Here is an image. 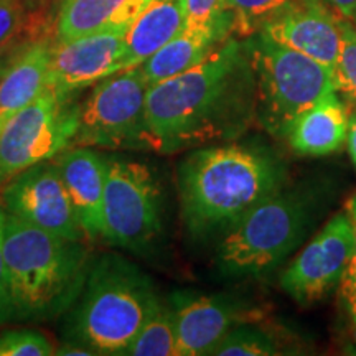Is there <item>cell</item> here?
Instances as JSON below:
<instances>
[{
  "mask_svg": "<svg viewBox=\"0 0 356 356\" xmlns=\"http://www.w3.org/2000/svg\"><path fill=\"white\" fill-rule=\"evenodd\" d=\"M254 119V73L244 43L234 37L202 63L147 91L150 149L160 154L236 139Z\"/></svg>",
  "mask_w": 356,
  "mask_h": 356,
  "instance_id": "6da1fadb",
  "label": "cell"
},
{
  "mask_svg": "<svg viewBox=\"0 0 356 356\" xmlns=\"http://www.w3.org/2000/svg\"><path fill=\"white\" fill-rule=\"evenodd\" d=\"M282 184V167L264 150L238 144L202 147L178 167L181 220L195 238L226 231Z\"/></svg>",
  "mask_w": 356,
  "mask_h": 356,
  "instance_id": "7a4b0ae2",
  "label": "cell"
},
{
  "mask_svg": "<svg viewBox=\"0 0 356 356\" xmlns=\"http://www.w3.org/2000/svg\"><path fill=\"white\" fill-rule=\"evenodd\" d=\"M83 243L6 211L3 248L13 320L56 318L78 300L92 262Z\"/></svg>",
  "mask_w": 356,
  "mask_h": 356,
  "instance_id": "3957f363",
  "label": "cell"
},
{
  "mask_svg": "<svg viewBox=\"0 0 356 356\" xmlns=\"http://www.w3.org/2000/svg\"><path fill=\"white\" fill-rule=\"evenodd\" d=\"M159 305L152 280L139 267L102 254L91 262L79 293L73 340L96 355H124Z\"/></svg>",
  "mask_w": 356,
  "mask_h": 356,
  "instance_id": "277c9868",
  "label": "cell"
},
{
  "mask_svg": "<svg viewBox=\"0 0 356 356\" xmlns=\"http://www.w3.org/2000/svg\"><path fill=\"white\" fill-rule=\"evenodd\" d=\"M256 79V119L270 136L286 139L300 113L337 91L335 71L256 32L244 42Z\"/></svg>",
  "mask_w": 356,
  "mask_h": 356,
  "instance_id": "5b68a950",
  "label": "cell"
},
{
  "mask_svg": "<svg viewBox=\"0 0 356 356\" xmlns=\"http://www.w3.org/2000/svg\"><path fill=\"white\" fill-rule=\"evenodd\" d=\"M309 207L297 193L277 190L226 229L216 251L228 275H259L280 264L305 236Z\"/></svg>",
  "mask_w": 356,
  "mask_h": 356,
  "instance_id": "8992f818",
  "label": "cell"
},
{
  "mask_svg": "<svg viewBox=\"0 0 356 356\" xmlns=\"http://www.w3.org/2000/svg\"><path fill=\"white\" fill-rule=\"evenodd\" d=\"M149 84L140 66L118 71L96 83L79 104L73 145L108 150H152L145 122Z\"/></svg>",
  "mask_w": 356,
  "mask_h": 356,
  "instance_id": "52a82bcc",
  "label": "cell"
},
{
  "mask_svg": "<svg viewBox=\"0 0 356 356\" xmlns=\"http://www.w3.org/2000/svg\"><path fill=\"white\" fill-rule=\"evenodd\" d=\"M79 104L51 88L0 127V186L26 168L63 152L78 131Z\"/></svg>",
  "mask_w": 356,
  "mask_h": 356,
  "instance_id": "ba28073f",
  "label": "cell"
},
{
  "mask_svg": "<svg viewBox=\"0 0 356 356\" xmlns=\"http://www.w3.org/2000/svg\"><path fill=\"white\" fill-rule=\"evenodd\" d=\"M104 239L132 252H144L162 233L160 188L145 163L108 157L104 188Z\"/></svg>",
  "mask_w": 356,
  "mask_h": 356,
  "instance_id": "9c48e42d",
  "label": "cell"
},
{
  "mask_svg": "<svg viewBox=\"0 0 356 356\" xmlns=\"http://www.w3.org/2000/svg\"><path fill=\"white\" fill-rule=\"evenodd\" d=\"M6 211L48 233L89 243L56 163L44 160L2 185Z\"/></svg>",
  "mask_w": 356,
  "mask_h": 356,
  "instance_id": "30bf717a",
  "label": "cell"
},
{
  "mask_svg": "<svg viewBox=\"0 0 356 356\" xmlns=\"http://www.w3.org/2000/svg\"><path fill=\"white\" fill-rule=\"evenodd\" d=\"M355 249L348 211H340L320 229L280 275V287L300 305L322 300L340 287Z\"/></svg>",
  "mask_w": 356,
  "mask_h": 356,
  "instance_id": "8fae6325",
  "label": "cell"
},
{
  "mask_svg": "<svg viewBox=\"0 0 356 356\" xmlns=\"http://www.w3.org/2000/svg\"><path fill=\"white\" fill-rule=\"evenodd\" d=\"M126 32V26H114L53 43L47 86L61 96H74V92L122 71Z\"/></svg>",
  "mask_w": 356,
  "mask_h": 356,
  "instance_id": "7c38bea8",
  "label": "cell"
},
{
  "mask_svg": "<svg viewBox=\"0 0 356 356\" xmlns=\"http://www.w3.org/2000/svg\"><path fill=\"white\" fill-rule=\"evenodd\" d=\"M259 32L335 71L341 47L340 15L323 0H292Z\"/></svg>",
  "mask_w": 356,
  "mask_h": 356,
  "instance_id": "4fadbf2b",
  "label": "cell"
},
{
  "mask_svg": "<svg viewBox=\"0 0 356 356\" xmlns=\"http://www.w3.org/2000/svg\"><path fill=\"white\" fill-rule=\"evenodd\" d=\"M63 184L78 213L88 241L104 239V188L108 175V157L97 149L70 145L53 157Z\"/></svg>",
  "mask_w": 356,
  "mask_h": 356,
  "instance_id": "5bb4252c",
  "label": "cell"
},
{
  "mask_svg": "<svg viewBox=\"0 0 356 356\" xmlns=\"http://www.w3.org/2000/svg\"><path fill=\"white\" fill-rule=\"evenodd\" d=\"M177 356L211 355L221 338L238 323L239 312L229 302L208 296H173Z\"/></svg>",
  "mask_w": 356,
  "mask_h": 356,
  "instance_id": "9a60e30c",
  "label": "cell"
},
{
  "mask_svg": "<svg viewBox=\"0 0 356 356\" xmlns=\"http://www.w3.org/2000/svg\"><path fill=\"white\" fill-rule=\"evenodd\" d=\"M233 32V17L207 26H185L177 37L140 65L147 84L154 86L202 63Z\"/></svg>",
  "mask_w": 356,
  "mask_h": 356,
  "instance_id": "2e32d148",
  "label": "cell"
},
{
  "mask_svg": "<svg viewBox=\"0 0 356 356\" xmlns=\"http://www.w3.org/2000/svg\"><path fill=\"white\" fill-rule=\"evenodd\" d=\"M348 118V108L341 101L340 92L332 91L293 119L286 139L297 155H330L346 142Z\"/></svg>",
  "mask_w": 356,
  "mask_h": 356,
  "instance_id": "e0dca14e",
  "label": "cell"
},
{
  "mask_svg": "<svg viewBox=\"0 0 356 356\" xmlns=\"http://www.w3.org/2000/svg\"><path fill=\"white\" fill-rule=\"evenodd\" d=\"M55 40L38 38L8 61L0 74V122L19 113L42 95L48 84Z\"/></svg>",
  "mask_w": 356,
  "mask_h": 356,
  "instance_id": "ac0fdd59",
  "label": "cell"
},
{
  "mask_svg": "<svg viewBox=\"0 0 356 356\" xmlns=\"http://www.w3.org/2000/svg\"><path fill=\"white\" fill-rule=\"evenodd\" d=\"M185 26V0H152L129 25L122 70L140 66Z\"/></svg>",
  "mask_w": 356,
  "mask_h": 356,
  "instance_id": "d6986e66",
  "label": "cell"
},
{
  "mask_svg": "<svg viewBox=\"0 0 356 356\" xmlns=\"http://www.w3.org/2000/svg\"><path fill=\"white\" fill-rule=\"evenodd\" d=\"M152 0H61L55 22V42L132 24Z\"/></svg>",
  "mask_w": 356,
  "mask_h": 356,
  "instance_id": "ffe728a7",
  "label": "cell"
},
{
  "mask_svg": "<svg viewBox=\"0 0 356 356\" xmlns=\"http://www.w3.org/2000/svg\"><path fill=\"white\" fill-rule=\"evenodd\" d=\"M127 356H177L175 320L170 307L160 304L150 315L132 343L127 346Z\"/></svg>",
  "mask_w": 356,
  "mask_h": 356,
  "instance_id": "44dd1931",
  "label": "cell"
},
{
  "mask_svg": "<svg viewBox=\"0 0 356 356\" xmlns=\"http://www.w3.org/2000/svg\"><path fill=\"white\" fill-rule=\"evenodd\" d=\"M292 0H225L222 6L234 19V32L251 37Z\"/></svg>",
  "mask_w": 356,
  "mask_h": 356,
  "instance_id": "7402d4cb",
  "label": "cell"
},
{
  "mask_svg": "<svg viewBox=\"0 0 356 356\" xmlns=\"http://www.w3.org/2000/svg\"><path fill=\"white\" fill-rule=\"evenodd\" d=\"M275 353L277 348L273 338L249 327H233L211 351V355L220 356H267Z\"/></svg>",
  "mask_w": 356,
  "mask_h": 356,
  "instance_id": "603a6c76",
  "label": "cell"
},
{
  "mask_svg": "<svg viewBox=\"0 0 356 356\" xmlns=\"http://www.w3.org/2000/svg\"><path fill=\"white\" fill-rule=\"evenodd\" d=\"M340 29L341 47L335 68L337 91L356 104V29L345 17H340Z\"/></svg>",
  "mask_w": 356,
  "mask_h": 356,
  "instance_id": "cb8c5ba5",
  "label": "cell"
},
{
  "mask_svg": "<svg viewBox=\"0 0 356 356\" xmlns=\"http://www.w3.org/2000/svg\"><path fill=\"white\" fill-rule=\"evenodd\" d=\"M56 346L38 330L15 328L0 333V356H50Z\"/></svg>",
  "mask_w": 356,
  "mask_h": 356,
  "instance_id": "d4e9b609",
  "label": "cell"
},
{
  "mask_svg": "<svg viewBox=\"0 0 356 356\" xmlns=\"http://www.w3.org/2000/svg\"><path fill=\"white\" fill-rule=\"evenodd\" d=\"M25 24V0H0V56L24 32Z\"/></svg>",
  "mask_w": 356,
  "mask_h": 356,
  "instance_id": "484cf974",
  "label": "cell"
},
{
  "mask_svg": "<svg viewBox=\"0 0 356 356\" xmlns=\"http://www.w3.org/2000/svg\"><path fill=\"white\" fill-rule=\"evenodd\" d=\"M346 211H348L351 225H353L355 233V249L351 254L350 264L346 267L343 279L340 282V296L343 300V305L346 309V314L350 315L351 325L356 335V195H353L346 203Z\"/></svg>",
  "mask_w": 356,
  "mask_h": 356,
  "instance_id": "4316f807",
  "label": "cell"
},
{
  "mask_svg": "<svg viewBox=\"0 0 356 356\" xmlns=\"http://www.w3.org/2000/svg\"><path fill=\"white\" fill-rule=\"evenodd\" d=\"M225 0H185L186 26H207L233 17L225 10Z\"/></svg>",
  "mask_w": 356,
  "mask_h": 356,
  "instance_id": "83f0119b",
  "label": "cell"
},
{
  "mask_svg": "<svg viewBox=\"0 0 356 356\" xmlns=\"http://www.w3.org/2000/svg\"><path fill=\"white\" fill-rule=\"evenodd\" d=\"M3 215H6V208L0 202V325L13 320V305L10 291H8L6 248H3Z\"/></svg>",
  "mask_w": 356,
  "mask_h": 356,
  "instance_id": "f1b7e54d",
  "label": "cell"
},
{
  "mask_svg": "<svg viewBox=\"0 0 356 356\" xmlns=\"http://www.w3.org/2000/svg\"><path fill=\"white\" fill-rule=\"evenodd\" d=\"M55 355H78V356H95L96 353L88 346L79 343V341H68V343L58 346Z\"/></svg>",
  "mask_w": 356,
  "mask_h": 356,
  "instance_id": "f546056e",
  "label": "cell"
},
{
  "mask_svg": "<svg viewBox=\"0 0 356 356\" xmlns=\"http://www.w3.org/2000/svg\"><path fill=\"white\" fill-rule=\"evenodd\" d=\"M323 2L345 19H350L356 10V0H323Z\"/></svg>",
  "mask_w": 356,
  "mask_h": 356,
  "instance_id": "4dcf8cb0",
  "label": "cell"
},
{
  "mask_svg": "<svg viewBox=\"0 0 356 356\" xmlns=\"http://www.w3.org/2000/svg\"><path fill=\"white\" fill-rule=\"evenodd\" d=\"M346 144H348V154L353 165L356 167V108L350 113L348 118V134H346Z\"/></svg>",
  "mask_w": 356,
  "mask_h": 356,
  "instance_id": "1f68e13d",
  "label": "cell"
},
{
  "mask_svg": "<svg viewBox=\"0 0 356 356\" xmlns=\"http://www.w3.org/2000/svg\"><path fill=\"white\" fill-rule=\"evenodd\" d=\"M7 65H8V61H3V60H0V74L3 73V70L7 68Z\"/></svg>",
  "mask_w": 356,
  "mask_h": 356,
  "instance_id": "d6a6232c",
  "label": "cell"
},
{
  "mask_svg": "<svg viewBox=\"0 0 356 356\" xmlns=\"http://www.w3.org/2000/svg\"><path fill=\"white\" fill-rule=\"evenodd\" d=\"M350 20H351V24H353V26H355V29H356V10H355L353 15L350 17Z\"/></svg>",
  "mask_w": 356,
  "mask_h": 356,
  "instance_id": "836d02e7",
  "label": "cell"
},
{
  "mask_svg": "<svg viewBox=\"0 0 356 356\" xmlns=\"http://www.w3.org/2000/svg\"><path fill=\"white\" fill-rule=\"evenodd\" d=\"M2 126H3V124H2V122H0V127H2Z\"/></svg>",
  "mask_w": 356,
  "mask_h": 356,
  "instance_id": "e575fe53",
  "label": "cell"
},
{
  "mask_svg": "<svg viewBox=\"0 0 356 356\" xmlns=\"http://www.w3.org/2000/svg\"><path fill=\"white\" fill-rule=\"evenodd\" d=\"M355 340H356V335H355Z\"/></svg>",
  "mask_w": 356,
  "mask_h": 356,
  "instance_id": "d590c367",
  "label": "cell"
},
{
  "mask_svg": "<svg viewBox=\"0 0 356 356\" xmlns=\"http://www.w3.org/2000/svg\"><path fill=\"white\" fill-rule=\"evenodd\" d=\"M60 2H61V0H60Z\"/></svg>",
  "mask_w": 356,
  "mask_h": 356,
  "instance_id": "8d00e7d4",
  "label": "cell"
}]
</instances>
